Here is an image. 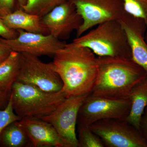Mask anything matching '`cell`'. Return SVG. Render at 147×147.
<instances>
[{"label": "cell", "instance_id": "3", "mask_svg": "<svg viewBox=\"0 0 147 147\" xmlns=\"http://www.w3.org/2000/svg\"><path fill=\"white\" fill-rule=\"evenodd\" d=\"M67 44L89 48L97 57L131 59V48L125 30L118 20L106 21Z\"/></svg>", "mask_w": 147, "mask_h": 147}, {"label": "cell", "instance_id": "24", "mask_svg": "<svg viewBox=\"0 0 147 147\" xmlns=\"http://www.w3.org/2000/svg\"><path fill=\"white\" fill-rule=\"evenodd\" d=\"M139 131L147 144V107L145 108L139 123Z\"/></svg>", "mask_w": 147, "mask_h": 147}, {"label": "cell", "instance_id": "18", "mask_svg": "<svg viewBox=\"0 0 147 147\" xmlns=\"http://www.w3.org/2000/svg\"><path fill=\"white\" fill-rule=\"evenodd\" d=\"M66 0H27L21 7L28 13L42 17Z\"/></svg>", "mask_w": 147, "mask_h": 147}, {"label": "cell", "instance_id": "5", "mask_svg": "<svg viewBox=\"0 0 147 147\" xmlns=\"http://www.w3.org/2000/svg\"><path fill=\"white\" fill-rule=\"evenodd\" d=\"M129 98H115L98 96L90 93L79 109L77 124L90 126L100 120H125L130 109Z\"/></svg>", "mask_w": 147, "mask_h": 147}, {"label": "cell", "instance_id": "6", "mask_svg": "<svg viewBox=\"0 0 147 147\" xmlns=\"http://www.w3.org/2000/svg\"><path fill=\"white\" fill-rule=\"evenodd\" d=\"M89 127L100 137L105 147H147L140 131L125 120H100Z\"/></svg>", "mask_w": 147, "mask_h": 147}, {"label": "cell", "instance_id": "7", "mask_svg": "<svg viewBox=\"0 0 147 147\" xmlns=\"http://www.w3.org/2000/svg\"><path fill=\"white\" fill-rule=\"evenodd\" d=\"M20 53V68L17 81L30 84L49 92L62 89L63 84L53 64L45 63L39 57Z\"/></svg>", "mask_w": 147, "mask_h": 147}, {"label": "cell", "instance_id": "27", "mask_svg": "<svg viewBox=\"0 0 147 147\" xmlns=\"http://www.w3.org/2000/svg\"><path fill=\"white\" fill-rule=\"evenodd\" d=\"M18 7L21 8L22 7L25 5L26 3L27 0H17Z\"/></svg>", "mask_w": 147, "mask_h": 147}, {"label": "cell", "instance_id": "13", "mask_svg": "<svg viewBox=\"0 0 147 147\" xmlns=\"http://www.w3.org/2000/svg\"><path fill=\"white\" fill-rule=\"evenodd\" d=\"M32 147H64L54 127L41 119L25 117L19 121Z\"/></svg>", "mask_w": 147, "mask_h": 147}, {"label": "cell", "instance_id": "16", "mask_svg": "<svg viewBox=\"0 0 147 147\" xmlns=\"http://www.w3.org/2000/svg\"><path fill=\"white\" fill-rule=\"evenodd\" d=\"M20 68V53L12 51L0 62V91L10 95L13 84L18 79Z\"/></svg>", "mask_w": 147, "mask_h": 147}, {"label": "cell", "instance_id": "15", "mask_svg": "<svg viewBox=\"0 0 147 147\" xmlns=\"http://www.w3.org/2000/svg\"><path fill=\"white\" fill-rule=\"evenodd\" d=\"M130 111L125 120L139 130V123L147 107V76L131 90L129 95Z\"/></svg>", "mask_w": 147, "mask_h": 147}, {"label": "cell", "instance_id": "1", "mask_svg": "<svg viewBox=\"0 0 147 147\" xmlns=\"http://www.w3.org/2000/svg\"><path fill=\"white\" fill-rule=\"evenodd\" d=\"M63 84L66 98L91 93L98 72L97 57L86 47L66 43L53 56L52 62Z\"/></svg>", "mask_w": 147, "mask_h": 147}, {"label": "cell", "instance_id": "8", "mask_svg": "<svg viewBox=\"0 0 147 147\" xmlns=\"http://www.w3.org/2000/svg\"><path fill=\"white\" fill-rule=\"evenodd\" d=\"M83 22L76 37L103 22L119 20L124 13L122 0H70Z\"/></svg>", "mask_w": 147, "mask_h": 147}, {"label": "cell", "instance_id": "28", "mask_svg": "<svg viewBox=\"0 0 147 147\" xmlns=\"http://www.w3.org/2000/svg\"><path fill=\"white\" fill-rule=\"evenodd\" d=\"M144 40L146 43L147 45V26L146 28V31H145L144 37Z\"/></svg>", "mask_w": 147, "mask_h": 147}, {"label": "cell", "instance_id": "25", "mask_svg": "<svg viewBox=\"0 0 147 147\" xmlns=\"http://www.w3.org/2000/svg\"><path fill=\"white\" fill-rule=\"evenodd\" d=\"M12 50L0 37V62L7 57Z\"/></svg>", "mask_w": 147, "mask_h": 147}, {"label": "cell", "instance_id": "22", "mask_svg": "<svg viewBox=\"0 0 147 147\" xmlns=\"http://www.w3.org/2000/svg\"><path fill=\"white\" fill-rule=\"evenodd\" d=\"M18 8L17 0H0V16H3Z\"/></svg>", "mask_w": 147, "mask_h": 147}, {"label": "cell", "instance_id": "10", "mask_svg": "<svg viewBox=\"0 0 147 147\" xmlns=\"http://www.w3.org/2000/svg\"><path fill=\"white\" fill-rule=\"evenodd\" d=\"M18 36L13 39L2 38L12 51L26 53L38 57L54 56L65 46L64 41L50 34H44L17 30Z\"/></svg>", "mask_w": 147, "mask_h": 147}, {"label": "cell", "instance_id": "23", "mask_svg": "<svg viewBox=\"0 0 147 147\" xmlns=\"http://www.w3.org/2000/svg\"><path fill=\"white\" fill-rule=\"evenodd\" d=\"M18 35L17 30L7 27L0 17V37L5 39H13L17 37Z\"/></svg>", "mask_w": 147, "mask_h": 147}, {"label": "cell", "instance_id": "4", "mask_svg": "<svg viewBox=\"0 0 147 147\" xmlns=\"http://www.w3.org/2000/svg\"><path fill=\"white\" fill-rule=\"evenodd\" d=\"M13 110L22 118L40 119L56 110L66 97L62 90L45 91L30 84L16 81L10 95Z\"/></svg>", "mask_w": 147, "mask_h": 147}, {"label": "cell", "instance_id": "11", "mask_svg": "<svg viewBox=\"0 0 147 147\" xmlns=\"http://www.w3.org/2000/svg\"><path fill=\"white\" fill-rule=\"evenodd\" d=\"M42 21L49 34L60 40L68 38L83 22L82 17L70 0H66L53 9L42 17Z\"/></svg>", "mask_w": 147, "mask_h": 147}, {"label": "cell", "instance_id": "14", "mask_svg": "<svg viewBox=\"0 0 147 147\" xmlns=\"http://www.w3.org/2000/svg\"><path fill=\"white\" fill-rule=\"evenodd\" d=\"M1 18L6 25L11 29L49 34L48 30L42 23V17L28 13L20 7Z\"/></svg>", "mask_w": 147, "mask_h": 147}, {"label": "cell", "instance_id": "12", "mask_svg": "<svg viewBox=\"0 0 147 147\" xmlns=\"http://www.w3.org/2000/svg\"><path fill=\"white\" fill-rule=\"evenodd\" d=\"M118 20L127 36L131 59L147 73V45L144 38L147 24L125 11Z\"/></svg>", "mask_w": 147, "mask_h": 147}, {"label": "cell", "instance_id": "17", "mask_svg": "<svg viewBox=\"0 0 147 147\" xmlns=\"http://www.w3.org/2000/svg\"><path fill=\"white\" fill-rule=\"evenodd\" d=\"M0 147H32L26 132L19 121L9 125L0 133Z\"/></svg>", "mask_w": 147, "mask_h": 147}, {"label": "cell", "instance_id": "26", "mask_svg": "<svg viewBox=\"0 0 147 147\" xmlns=\"http://www.w3.org/2000/svg\"><path fill=\"white\" fill-rule=\"evenodd\" d=\"M10 95L6 94L0 91V109L5 108L9 100Z\"/></svg>", "mask_w": 147, "mask_h": 147}, {"label": "cell", "instance_id": "20", "mask_svg": "<svg viewBox=\"0 0 147 147\" xmlns=\"http://www.w3.org/2000/svg\"><path fill=\"white\" fill-rule=\"evenodd\" d=\"M126 13L144 21L147 25V0H122Z\"/></svg>", "mask_w": 147, "mask_h": 147}, {"label": "cell", "instance_id": "9", "mask_svg": "<svg viewBox=\"0 0 147 147\" xmlns=\"http://www.w3.org/2000/svg\"><path fill=\"white\" fill-rule=\"evenodd\" d=\"M89 94L66 98L53 113L40 118L54 127L64 147H79L76 131L78 113Z\"/></svg>", "mask_w": 147, "mask_h": 147}, {"label": "cell", "instance_id": "2", "mask_svg": "<svg viewBox=\"0 0 147 147\" xmlns=\"http://www.w3.org/2000/svg\"><path fill=\"white\" fill-rule=\"evenodd\" d=\"M98 72L91 93L115 98H125L147 73L132 59L97 57Z\"/></svg>", "mask_w": 147, "mask_h": 147}, {"label": "cell", "instance_id": "21", "mask_svg": "<svg viewBox=\"0 0 147 147\" xmlns=\"http://www.w3.org/2000/svg\"><path fill=\"white\" fill-rule=\"evenodd\" d=\"M22 119L14 112L10 96L8 103L4 109H0V133L7 125Z\"/></svg>", "mask_w": 147, "mask_h": 147}, {"label": "cell", "instance_id": "19", "mask_svg": "<svg viewBox=\"0 0 147 147\" xmlns=\"http://www.w3.org/2000/svg\"><path fill=\"white\" fill-rule=\"evenodd\" d=\"M78 147H104L103 142L89 126L77 124Z\"/></svg>", "mask_w": 147, "mask_h": 147}]
</instances>
